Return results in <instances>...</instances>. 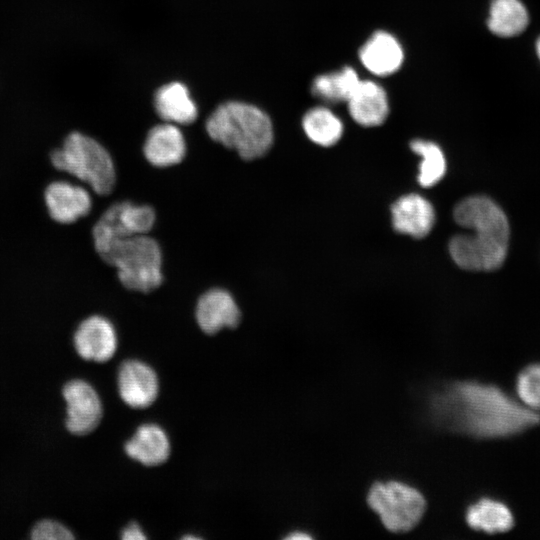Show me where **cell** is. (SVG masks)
<instances>
[{
    "mask_svg": "<svg viewBox=\"0 0 540 540\" xmlns=\"http://www.w3.org/2000/svg\"><path fill=\"white\" fill-rule=\"evenodd\" d=\"M516 392L523 405L540 410V364L529 365L519 373Z\"/></svg>",
    "mask_w": 540,
    "mask_h": 540,
    "instance_id": "cb8c5ba5",
    "label": "cell"
},
{
    "mask_svg": "<svg viewBox=\"0 0 540 540\" xmlns=\"http://www.w3.org/2000/svg\"><path fill=\"white\" fill-rule=\"evenodd\" d=\"M535 48H536V53H537L538 59L540 61V36L536 40Z\"/></svg>",
    "mask_w": 540,
    "mask_h": 540,
    "instance_id": "83f0119b",
    "label": "cell"
},
{
    "mask_svg": "<svg viewBox=\"0 0 540 540\" xmlns=\"http://www.w3.org/2000/svg\"><path fill=\"white\" fill-rule=\"evenodd\" d=\"M302 126L314 143L329 147L336 144L343 134V123L330 109L318 106L306 112Z\"/></svg>",
    "mask_w": 540,
    "mask_h": 540,
    "instance_id": "7402d4cb",
    "label": "cell"
},
{
    "mask_svg": "<svg viewBox=\"0 0 540 540\" xmlns=\"http://www.w3.org/2000/svg\"><path fill=\"white\" fill-rule=\"evenodd\" d=\"M391 212L394 229L414 238L425 237L435 221L432 204L418 194L402 196L392 205Z\"/></svg>",
    "mask_w": 540,
    "mask_h": 540,
    "instance_id": "5bb4252c",
    "label": "cell"
},
{
    "mask_svg": "<svg viewBox=\"0 0 540 540\" xmlns=\"http://www.w3.org/2000/svg\"><path fill=\"white\" fill-rule=\"evenodd\" d=\"M74 346L85 360L105 362L117 349V336L112 323L105 317L92 315L84 319L74 334Z\"/></svg>",
    "mask_w": 540,
    "mask_h": 540,
    "instance_id": "30bf717a",
    "label": "cell"
},
{
    "mask_svg": "<svg viewBox=\"0 0 540 540\" xmlns=\"http://www.w3.org/2000/svg\"><path fill=\"white\" fill-rule=\"evenodd\" d=\"M99 256L116 269L120 282L129 290L148 293L162 283L161 249L147 234L116 241Z\"/></svg>",
    "mask_w": 540,
    "mask_h": 540,
    "instance_id": "5b68a950",
    "label": "cell"
},
{
    "mask_svg": "<svg viewBox=\"0 0 540 540\" xmlns=\"http://www.w3.org/2000/svg\"><path fill=\"white\" fill-rule=\"evenodd\" d=\"M346 103L350 116L362 126L380 125L388 116L389 104L386 91L371 80H360Z\"/></svg>",
    "mask_w": 540,
    "mask_h": 540,
    "instance_id": "2e32d148",
    "label": "cell"
},
{
    "mask_svg": "<svg viewBox=\"0 0 540 540\" xmlns=\"http://www.w3.org/2000/svg\"><path fill=\"white\" fill-rule=\"evenodd\" d=\"M357 72L349 66L318 75L312 82L314 96L328 103L347 102L360 82Z\"/></svg>",
    "mask_w": 540,
    "mask_h": 540,
    "instance_id": "44dd1931",
    "label": "cell"
},
{
    "mask_svg": "<svg viewBox=\"0 0 540 540\" xmlns=\"http://www.w3.org/2000/svg\"><path fill=\"white\" fill-rule=\"evenodd\" d=\"M143 152L153 166L164 168L176 165L186 154L184 136L172 123L156 125L147 134Z\"/></svg>",
    "mask_w": 540,
    "mask_h": 540,
    "instance_id": "9a60e30c",
    "label": "cell"
},
{
    "mask_svg": "<svg viewBox=\"0 0 540 540\" xmlns=\"http://www.w3.org/2000/svg\"><path fill=\"white\" fill-rule=\"evenodd\" d=\"M466 522L474 530L495 534L509 531L514 525V517L504 503L483 498L468 507Z\"/></svg>",
    "mask_w": 540,
    "mask_h": 540,
    "instance_id": "ffe728a7",
    "label": "cell"
},
{
    "mask_svg": "<svg viewBox=\"0 0 540 540\" xmlns=\"http://www.w3.org/2000/svg\"><path fill=\"white\" fill-rule=\"evenodd\" d=\"M310 536L302 532H293L291 535L287 536V539H309Z\"/></svg>",
    "mask_w": 540,
    "mask_h": 540,
    "instance_id": "4316f807",
    "label": "cell"
},
{
    "mask_svg": "<svg viewBox=\"0 0 540 540\" xmlns=\"http://www.w3.org/2000/svg\"><path fill=\"white\" fill-rule=\"evenodd\" d=\"M367 501L392 532H406L421 519L426 502L415 488L397 481L377 482L369 490Z\"/></svg>",
    "mask_w": 540,
    "mask_h": 540,
    "instance_id": "8992f818",
    "label": "cell"
},
{
    "mask_svg": "<svg viewBox=\"0 0 540 540\" xmlns=\"http://www.w3.org/2000/svg\"><path fill=\"white\" fill-rule=\"evenodd\" d=\"M49 217L61 225H69L89 214L92 198L84 187L56 180L47 185L43 193Z\"/></svg>",
    "mask_w": 540,
    "mask_h": 540,
    "instance_id": "9c48e42d",
    "label": "cell"
},
{
    "mask_svg": "<svg viewBox=\"0 0 540 540\" xmlns=\"http://www.w3.org/2000/svg\"><path fill=\"white\" fill-rule=\"evenodd\" d=\"M31 538L35 540H67L73 539L74 536L70 530L61 523L53 520H42L32 529Z\"/></svg>",
    "mask_w": 540,
    "mask_h": 540,
    "instance_id": "d4e9b609",
    "label": "cell"
},
{
    "mask_svg": "<svg viewBox=\"0 0 540 540\" xmlns=\"http://www.w3.org/2000/svg\"><path fill=\"white\" fill-rule=\"evenodd\" d=\"M124 540H143L146 536L143 534L139 525L135 522L130 523L122 532Z\"/></svg>",
    "mask_w": 540,
    "mask_h": 540,
    "instance_id": "484cf974",
    "label": "cell"
},
{
    "mask_svg": "<svg viewBox=\"0 0 540 540\" xmlns=\"http://www.w3.org/2000/svg\"><path fill=\"white\" fill-rule=\"evenodd\" d=\"M359 57L372 74L388 76L399 70L404 52L395 36L386 31H377L360 48Z\"/></svg>",
    "mask_w": 540,
    "mask_h": 540,
    "instance_id": "4fadbf2b",
    "label": "cell"
},
{
    "mask_svg": "<svg viewBox=\"0 0 540 540\" xmlns=\"http://www.w3.org/2000/svg\"><path fill=\"white\" fill-rule=\"evenodd\" d=\"M67 404V429L75 435L92 432L102 419L101 400L94 388L83 380H71L63 388Z\"/></svg>",
    "mask_w": 540,
    "mask_h": 540,
    "instance_id": "ba28073f",
    "label": "cell"
},
{
    "mask_svg": "<svg viewBox=\"0 0 540 540\" xmlns=\"http://www.w3.org/2000/svg\"><path fill=\"white\" fill-rule=\"evenodd\" d=\"M410 148L421 156L418 181L423 187H431L441 180L446 171V161L441 148L430 141L413 140Z\"/></svg>",
    "mask_w": 540,
    "mask_h": 540,
    "instance_id": "603a6c76",
    "label": "cell"
},
{
    "mask_svg": "<svg viewBox=\"0 0 540 540\" xmlns=\"http://www.w3.org/2000/svg\"><path fill=\"white\" fill-rule=\"evenodd\" d=\"M529 24V13L521 0H492L487 19L488 29L502 38L523 33Z\"/></svg>",
    "mask_w": 540,
    "mask_h": 540,
    "instance_id": "d6986e66",
    "label": "cell"
},
{
    "mask_svg": "<svg viewBox=\"0 0 540 540\" xmlns=\"http://www.w3.org/2000/svg\"><path fill=\"white\" fill-rule=\"evenodd\" d=\"M454 219L471 234L454 236L449 252L461 268L491 271L505 261L509 243V223L503 210L486 196H471L457 204Z\"/></svg>",
    "mask_w": 540,
    "mask_h": 540,
    "instance_id": "7a4b0ae2",
    "label": "cell"
},
{
    "mask_svg": "<svg viewBox=\"0 0 540 540\" xmlns=\"http://www.w3.org/2000/svg\"><path fill=\"white\" fill-rule=\"evenodd\" d=\"M154 106L159 117L172 124H191L198 115L188 89L179 82L159 88L154 96Z\"/></svg>",
    "mask_w": 540,
    "mask_h": 540,
    "instance_id": "ac0fdd59",
    "label": "cell"
},
{
    "mask_svg": "<svg viewBox=\"0 0 540 540\" xmlns=\"http://www.w3.org/2000/svg\"><path fill=\"white\" fill-rule=\"evenodd\" d=\"M196 320L206 334H216L223 328L238 326L241 314L232 295L219 288L205 292L196 305Z\"/></svg>",
    "mask_w": 540,
    "mask_h": 540,
    "instance_id": "7c38bea8",
    "label": "cell"
},
{
    "mask_svg": "<svg viewBox=\"0 0 540 540\" xmlns=\"http://www.w3.org/2000/svg\"><path fill=\"white\" fill-rule=\"evenodd\" d=\"M51 165L88 185L99 195H108L116 183V171L109 152L95 139L70 133L62 146L50 154Z\"/></svg>",
    "mask_w": 540,
    "mask_h": 540,
    "instance_id": "277c9868",
    "label": "cell"
},
{
    "mask_svg": "<svg viewBox=\"0 0 540 540\" xmlns=\"http://www.w3.org/2000/svg\"><path fill=\"white\" fill-rule=\"evenodd\" d=\"M125 452L143 465L156 466L168 459L170 444L166 433L160 426L144 424L126 442Z\"/></svg>",
    "mask_w": 540,
    "mask_h": 540,
    "instance_id": "e0dca14e",
    "label": "cell"
},
{
    "mask_svg": "<svg viewBox=\"0 0 540 540\" xmlns=\"http://www.w3.org/2000/svg\"><path fill=\"white\" fill-rule=\"evenodd\" d=\"M155 371L138 360L122 363L118 372V389L122 400L130 407L142 409L150 406L158 395Z\"/></svg>",
    "mask_w": 540,
    "mask_h": 540,
    "instance_id": "8fae6325",
    "label": "cell"
},
{
    "mask_svg": "<svg viewBox=\"0 0 540 540\" xmlns=\"http://www.w3.org/2000/svg\"><path fill=\"white\" fill-rule=\"evenodd\" d=\"M439 418L451 427L479 438L518 434L540 422V415L500 388L478 382H458L434 401Z\"/></svg>",
    "mask_w": 540,
    "mask_h": 540,
    "instance_id": "6da1fadb",
    "label": "cell"
},
{
    "mask_svg": "<svg viewBox=\"0 0 540 540\" xmlns=\"http://www.w3.org/2000/svg\"><path fill=\"white\" fill-rule=\"evenodd\" d=\"M155 223V212L148 205L129 201L111 205L98 219L92 230L94 247L99 255L114 242L147 234Z\"/></svg>",
    "mask_w": 540,
    "mask_h": 540,
    "instance_id": "52a82bcc",
    "label": "cell"
},
{
    "mask_svg": "<svg viewBox=\"0 0 540 540\" xmlns=\"http://www.w3.org/2000/svg\"><path fill=\"white\" fill-rule=\"evenodd\" d=\"M208 135L247 161L264 156L273 143L269 116L258 107L237 101L218 106L206 122Z\"/></svg>",
    "mask_w": 540,
    "mask_h": 540,
    "instance_id": "3957f363",
    "label": "cell"
}]
</instances>
